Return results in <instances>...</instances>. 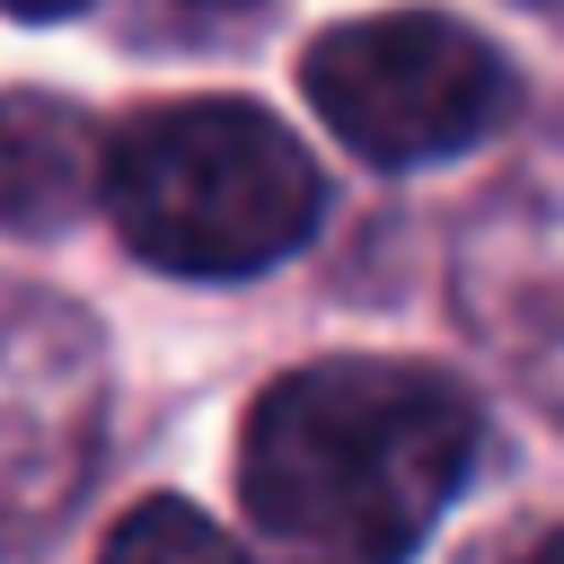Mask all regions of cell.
Wrapping results in <instances>:
<instances>
[{"label": "cell", "instance_id": "1", "mask_svg": "<svg viewBox=\"0 0 564 564\" xmlns=\"http://www.w3.org/2000/svg\"><path fill=\"white\" fill-rule=\"evenodd\" d=\"M476 397L405 352L282 370L238 432V502L273 564H414L476 467Z\"/></svg>", "mask_w": 564, "mask_h": 564}, {"label": "cell", "instance_id": "7", "mask_svg": "<svg viewBox=\"0 0 564 564\" xmlns=\"http://www.w3.org/2000/svg\"><path fill=\"white\" fill-rule=\"evenodd\" d=\"M9 18H26V26H44V18H70V9H88V0H0Z\"/></svg>", "mask_w": 564, "mask_h": 564}, {"label": "cell", "instance_id": "3", "mask_svg": "<svg viewBox=\"0 0 564 564\" xmlns=\"http://www.w3.org/2000/svg\"><path fill=\"white\" fill-rule=\"evenodd\" d=\"M300 88L317 123L370 167H441L494 141L520 106L502 44L449 9H379L326 26L300 53Z\"/></svg>", "mask_w": 564, "mask_h": 564}, {"label": "cell", "instance_id": "4", "mask_svg": "<svg viewBox=\"0 0 564 564\" xmlns=\"http://www.w3.org/2000/svg\"><path fill=\"white\" fill-rule=\"evenodd\" d=\"M106 449V335L35 282H0V564L53 546Z\"/></svg>", "mask_w": 564, "mask_h": 564}, {"label": "cell", "instance_id": "2", "mask_svg": "<svg viewBox=\"0 0 564 564\" xmlns=\"http://www.w3.org/2000/svg\"><path fill=\"white\" fill-rule=\"evenodd\" d=\"M115 238L185 282H247L308 247L326 176L256 97H167L106 132Z\"/></svg>", "mask_w": 564, "mask_h": 564}, {"label": "cell", "instance_id": "10", "mask_svg": "<svg viewBox=\"0 0 564 564\" xmlns=\"http://www.w3.org/2000/svg\"><path fill=\"white\" fill-rule=\"evenodd\" d=\"M529 9H555V0H529Z\"/></svg>", "mask_w": 564, "mask_h": 564}, {"label": "cell", "instance_id": "8", "mask_svg": "<svg viewBox=\"0 0 564 564\" xmlns=\"http://www.w3.org/2000/svg\"><path fill=\"white\" fill-rule=\"evenodd\" d=\"M529 564H564V529H546V538L529 546Z\"/></svg>", "mask_w": 564, "mask_h": 564}, {"label": "cell", "instance_id": "6", "mask_svg": "<svg viewBox=\"0 0 564 564\" xmlns=\"http://www.w3.org/2000/svg\"><path fill=\"white\" fill-rule=\"evenodd\" d=\"M97 564H247V546H238L203 502H185V494H141V502L106 529Z\"/></svg>", "mask_w": 564, "mask_h": 564}, {"label": "cell", "instance_id": "5", "mask_svg": "<svg viewBox=\"0 0 564 564\" xmlns=\"http://www.w3.org/2000/svg\"><path fill=\"white\" fill-rule=\"evenodd\" d=\"M106 194V132L79 97L0 88V229L62 238Z\"/></svg>", "mask_w": 564, "mask_h": 564}, {"label": "cell", "instance_id": "9", "mask_svg": "<svg viewBox=\"0 0 564 564\" xmlns=\"http://www.w3.org/2000/svg\"><path fill=\"white\" fill-rule=\"evenodd\" d=\"M212 9H247V0H212Z\"/></svg>", "mask_w": 564, "mask_h": 564}]
</instances>
